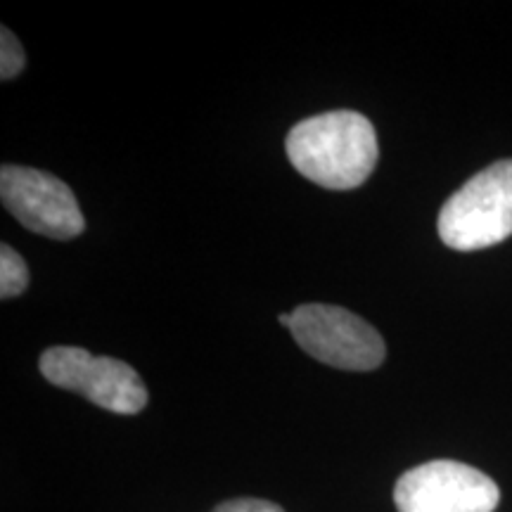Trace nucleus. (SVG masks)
<instances>
[{
  "instance_id": "nucleus-10",
  "label": "nucleus",
  "mask_w": 512,
  "mask_h": 512,
  "mask_svg": "<svg viewBox=\"0 0 512 512\" xmlns=\"http://www.w3.org/2000/svg\"><path fill=\"white\" fill-rule=\"evenodd\" d=\"M278 323L285 325V328H292V313H280Z\"/></svg>"
},
{
  "instance_id": "nucleus-2",
  "label": "nucleus",
  "mask_w": 512,
  "mask_h": 512,
  "mask_svg": "<svg viewBox=\"0 0 512 512\" xmlns=\"http://www.w3.org/2000/svg\"><path fill=\"white\" fill-rule=\"evenodd\" d=\"M512 235V159L486 166L453 192L439 214V238L456 252L494 247Z\"/></svg>"
},
{
  "instance_id": "nucleus-1",
  "label": "nucleus",
  "mask_w": 512,
  "mask_h": 512,
  "mask_svg": "<svg viewBox=\"0 0 512 512\" xmlns=\"http://www.w3.org/2000/svg\"><path fill=\"white\" fill-rule=\"evenodd\" d=\"M285 147L299 174L330 190H351L366 183L380 155L370 119L351 110L299 121L287 133Z\"/></svg>"
},
{
  "instance_id": "nucleus-9",
  "label": "nucleus",
  "mask_w": 512,
  "mask_h": 512,
  "mask_svg": "<svg viewBox=\"0 0 512 512\" xmlns=\"http://www.w3.org/2000/svg\"><path fill=\"white\" fill-rule=\"evenodd\" d=\"M214 512H285V510L271 501H261V498H235V501L216 505Z\"/></svg>"
},
{
  "instance_id": "nucleus-3",
  "label": "nucleus",
  "mask_w": 512,
  "mask_h": 512,
  "mask_svg": "<svg viewBox=\"0 0 512 512\" xmlns=\"http://www.w3.org/2000/svg\"><path fill=\"white\" fill-rule=\"evenodd\" d=\"M290 330L306 354L339 370L368 373L387 356L380 332L342 306H299L292 313Z\"/></svg>"
},
{
  "instance_id": "nucleus-4",
  "label": "nucleus",
  "mask_w": 512,
  "mask_h": 512,
  "mask_svg": "<svg viewBox=\"0 0 512 512\" xmlns=\"http://www.w3.org/2000/svg\"><path fill=\"white\" fill-rule=\"evenodd\" d=\"M41 375L55 387L86 396L110 413L136 415L147 406V389L128 363L110 356H93L79 347L43 351Z\"/></svg>"
},
{
  "instance_id": "nucleus-8",
  "label": "nucleus",
  "mask_w": 512,
  "mask_h": 512,
  "mask_svg": "<svg viewBox=\"0 0 512 512\" xmlns=\"http://www.w3.org/2000/svg\"><path fill=\"white\" fill-rule=\"evenodd\" d=\"M0 36H3V43H0V79L10 81L24 69L27 55H24L22 43L17 41V36L10 29L3 27Z\"/></svg>"
},
{
  "instance_id": "nucleus-5",
  "label": "nucleus",
  "mask_w": 512,
  "mask_h": 512,
  "mask_svg": "<svg viewBox=\"0 0 512 512\" xmlns=\"http://www.w3.org/2000/svg\"><path fill=\"white\" fill-rule=\"evenodd\" d=\"M498 501L494 479L456 460L422 463L394 486L399 512H494Z\"/></svg>"
},
{
  "instance_id": "nucleus-7",
  "label": "nucleus",
  "mask_w": 512,
  "mask_h": 512,
  "mask_svg": "<svg viewBox=\"0 0 512 512\" xmlns=\"http://www.w3.org/2000/svg\"><path fill=\"white\" fill-rule=\"evenodd\" d=\"M29 287V268L17 249L10 245L0 247V297H19Z\"/></svg>"
},
{
  "instance_id": "nucleus-6",
  "label": "nucleus",
  "mask_w": 512,
  "mask_h": 512,
  "mask_svg": "<svg viewBox=\"0 0 512 512\" xmlns=\"http://www.w3.org/2000/svg\"><path fill=\"white\" fill-rule=\"evenodd\" d=\"M0 197L24 228L43 238L72 240L86 228L72 188L46 171L5 164L0 169Z\"/></svg>"
}]
</instances>
